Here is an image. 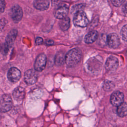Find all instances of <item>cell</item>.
I'll return each instance as SVG.
<instances>
[{"label":"cell","instance_id":"obj_23","mask_svg":"<svg viewBox=\"0 0 127 127\" xmlns=\"http://www.w3.org/2000/svg\"><path fill=\"white\" fill-rule=\"evenodd\" d=\"M5 7V1L4 0H0V13L4 12Z\"/></svg>","mask_w":127,"mask_h":127},{"label":"cell","instance_id":"obj_17","mask_svg":"<svg viewBox=\"0 0 127 127\" xmlns=\"http://www.w3.org/2000/svg\"><path fill=\"white\" fill-rule=\"evenodd\" d=\"M60 28L63 31H66L68 29L70 26V19L68 17H66L62 19L59 22Z\"/></svg>","mask_w":127,"mask_h":127},{"label":"cell","instance_id":"obj_13","mask_svg":"<svg viewBox=\"0 0 127 127\" xmlns=\"http://www.w3.org/2000/svg\"><path fill=\"white\" fill-rule=\"evenodd\" d=\"M25 94V89L22 87H16L13 91L12 95L14 99L17 102H20L23 100Z\"/></svg>","mask_w":127,"mask_h":127},{"label":"cell","instance_id":"obj_11","mask_svg":"<svg viewBox=\"0 0 127 127\" xmlns=\"http://www.w3.org/2000/svg\"><path fill=\"white\" fill-rule=\"evenodd\" d=\"M17 34V31L16 29H12L7 35L4 43L9 49L13 46Z\"/></svg>","mask_w":127,"mask_h":127},{"label":"cell","instance_id":"obj_12","mask_svg":"<svg viewBox=\"0 0 127 127\" xmlns=\"http://www.w3.org/2000/svg\"><path fill=\"white\" fill-rule=\"evenodd\" d=\"M68 13V8L66 6H61L57 8L55 11L54 15L56 18L62 19L66 17Z\"/></svg>","mask_w":127,"mask_h":127},{"label":"cell","instance_id":"obj_15","mask_svg":"<svg viewBox=\"0 0 127 127\" xmlns=\"http://www.w3.org/2000/svg\"><path fill=\"white\" fill-rule=\"evenodd\" d=\"M98 37V33L97 31L92 30L89 32L84 37V41L87 44H91L95 42Z\"/></svg>","mask_w":127,"mask_h":127},{"label":"cell","instance_id":"obj_18","mask_svg":"<svg viewBox=\"0 0 127 127\" xmlns=\"http://www.w3.org/2000/svg\"><path fill=\"white\" fill-rule=\"evenodd\" d=\"M64 62V57L63 53H59L55 58V63L57 65H62Z\"/></svg>","mask_w":127,"mask_h":127},{"label":"cell","instance_id":"obj_2","mask_svg":"<svg viewBox=\"0 0 127 127\" xmlns=\"http://www.w3.org/2000/svg\"><path fill=\"white\" fill-rule=\"evenodd\" d=\"M73 22L76 26L85 27L88 25L89 20L86 13L83 11H80L75 13Z\"/></svg>","mask_w":127,"mask_h":127},{"label":"cell","instance_id":"obj_8","mask_svg":"<svg viewBox=\"0 0 127 127\" xmlns=\"http://www.w3.org/2000/svg\"><path fill=\"white\" fill-rule=\"evenodd\" d=\"M124 95L120 91L114 92L111 96V103L114 106H119L124 102Z\"/></svg>","mask_w":127,"mask_h":127},{"label":"cell","instance_id":"obj_19","mask_svg":"<svg viewBox=\"0 0 127 127\" xmlns=\"http://www.w3.org/2000/svg\"><path fill=\"white\" fill-rule=\"evenodd\" d=\"M114 85L113 83L110 81H106L104 82L103 84V87L104 88V90L106 91H109L112 90V89L114 87Z\"/></svg>","mask_w":127,"mask_h":127},{"label":"cell","instance_id":"obj_20","mask_svg":"<svg viewBox=\"0 0 127 127\" xmlns=\"http://www.w3.org/2000/svg\"><path fill=\"white\" fill-rule=\"evenodd\" d=\"M85 5L84 4L81 3L79 4H77L76 5H74L72 9V12L75 13L78 11H82V10L84 8Z\"/></svg>","mask_w":127,"mask_h":127},{"label":"cell","instance_id":"obj_3","mask_svg":"<svg viewBox=\"0 0 127 127\" xmlns=\"http://www.w3.org/2000/svg\"><path fill=\"white\" fill-rule=\"evenodd\" d=\"M12 100L8 94H3L0 97V112L9 111L12 107Z\"/></svg>","mask_w":127,"mask_h":127},{"label":"cell","instance_id":"obj_7","mask_svg":"<svg viewBox=\"0 0 127 127\" xmlns=\"http://www.w3.org/2000/svg\"><path fill=\"white\" fill-rule=\"evenodd\" d=\"M107 42L108 46L113 49L117 48L120 44V38L118 35L114 33H110L107 36Z\"/></svg>","mask_w":127,"mask_h":127},{"label":"cell","instance_id":"obj_25","mask_svg":"<svg viewBox=\"0 0 127 127\" xmlns=\"http://www.w3.org/2000/svg\"><path fill=\"white\" fill-rule=\"evenodd\" d=\"M43 39L41 37H39L36 38V39L35 40V43H36V45H37L42 44L43 43Z\"/></svg>","mask_w":127,"mask_h":127},{"label":"cell","instance_id":"obj_27","mask_svg":"<svg viewBox=\"0 0 127 127\" xmlns=\"http://www.w3.org/2000/svg\"><path fill=\"white\" fill-rule=\"evenodd\" d=\"M46 44L47 45H52L54 44V41L52 40H48L46 41Z\"/></svg>","mask_w":127,"mask_h":127},{"label":"cell","instance_id":"obj_26","mask_svg":"<svg viewBox=\"0 0 127 127\" xmlns=\"http://www.w3.org/2000/svg\"><path fill=\"white\" fill-rule=\"evenodd\" d=\"M61 1L62 0H52V3L53 6H57L61 3Z\"/></svg>","mask_w":127,"mask_h":127},{"label":"cell","instance_id":"obj_5","mask_svg":"<svg viewBox=\"0 0 127 127\" xmlns=\"http://www.w3.org/2000/svg\"><path fill=\"white\" fill-rule=\"evenodd\" d=\"M38 74L35 70L29 69L24 73V80L28 85H31L35 83L37 80Z\"/></svg>","mask_w":127,"mask_h":127},{"label":"cell","instance_id":"obj_9","mask_svg":"<svg viewBox=\"0 0 127 127\" xmlns=\"http://www.w3.org/2000/svg\"><path fill=\"white\" fill-rule=\"evenodd\" d=\"M21 72L17 68L11 67L7 72V78L11 82H17L21 77Z\"/></svg>","mask_w":127,"mask_h":127},{"label":"cell","instance_id":"obj_24","mask_svg":"<svg viewBox=\"0 0 127 127\" xmlns=\"http://www.w3.org/2000/svg\"><path fill=\"white\" fill-rule=\"evenodd\" d=\"M6 23L7 21L5 18H1L0 19V32L3 30Z\"/></svg>","mask_w":127,"mask_h":127},{"label":"cell","instance_id":"obj_22","mask_svg":"<svg viewBox=\"0 0 127 127\" xmlns=\"http://www.w3.org/2000/svg\"><path fill=\"white\" fill-rule=\"evenodd\" d=\"M126 0H111V2L112 4L115 6H120L122 5Z\"/></svg>","mask_w":127,"mask_h":127},{"label":"cell","instance_id":"obj_1","mask_svg":"<svg viewBox=\"0 0 127 127\" xmlns=\"http://www.w3.org/2000/svg\"><path fill=\"white\" fill-rule=\"evenodd\" d=\"M82 57V53L80 49L74 48L70 50L64 57V62L68 66H75L80 62Z\"/></svg>","mask_w":127,"mask_h":127},{"label":"cell","instance_id":"obj_28","mask_svg":"<svg viewBox=\"0 0 127 127\" xmlns=\"http://www.w3.org/2000/svg\"><path fill=\"white\" fill-rule=\"evenodd\" d=\"M122 10H123V12L125 13V14H126V13H127V4L126 3H125V5L123 6Z\"/></svg>","mask_w":127,"mask_h":127},{"label":"cell","instance_id":"obj_14","mask_svg":"<svg viewBox=\"0 0 127 127\" xmlns=\"http://www.w3.org/2000/svg\"><path fill=\"white\" fill-rule=\"evenodd\" d=\"M33 5L38 10H45L49 8L50 2L49 0H35Z\"/></svg>","mask_w":127,"mask_h":127},{"label":"cell","instance_id":"obj_21","mask_svg":"<svg viewBox=\"0 0 127 127\" xmlns=\"http://www.w3.org/2000/svg\"><path fill=\"white\" fill-rule=\"evenodd\" d=\"M127 25L126 24L123 27L121 31V34L122 39L125 41H127Z\"/></svg>","mask_w":127,"mask_h":127},{"label":"cell","instance_id":"obj_10","mask_svg":"<svg viewBox=\"0 0 127 127\" xmlns=\"http://www.w3.org/2000/svg\"><path fill=\"white\" fill-rule=\"evenodd\" d=\"M118 65L119 62L118 59L113 56L109 57L105 63L106 69L110 71H115L118 68Z\"/></svg>","mask_w":127,"mask_h":127},{"label":"cell","instance_id":"obj_6","mask_svg":"<svg viewBox=\"0 0 127 127\" xmlns=\"http://www.w3.org/2000/svg\"><path fill=\"white\" fill-rule=\"evenodd\" d=\"M47 63L46 56L44 54H40L36 58L34 64V68L37 71H41L45 68Z\"/></svg>","mask_w":127,"mask_h":127},{"label":"cell","instance_id":"obj_16","mask_svg":"<svg viewBox=\"0 0 127 127\" xmlns=\"http://www.w3.org/2000/svg\"><path fill=\"white\" fill-rule=\"evenodd\" d=\"M117 114L120 117H124L127 114V106L126 102H123L120 106H118Z\"/></svg>","mask_w":127,"mask_h":127},{"label":"cell","instance_id":"obj_4","mask_svg":"<svg viewBox=\"0 0 127 127\" xmlns=\"http://www.w3.org/2000/svg\"><path fill=\"white\" fill-rule=\"evenodd\" d=\"M10 15L14 22L18 23L19 22L23 16V11L21 7L17 4L13 5L11 8Z\"/></svg>","mask_w":127,"mask_h":127}]
</instances>
